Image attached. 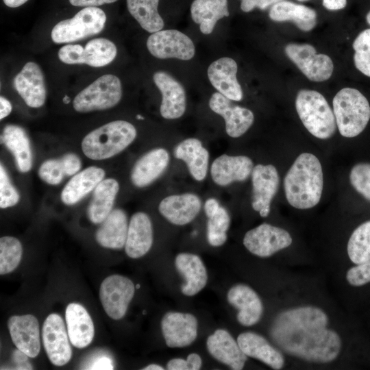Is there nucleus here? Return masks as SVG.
I'll use <instances>...</instances> for the list:
<instances>
[{"mask_svg":"<svg viewBox=\"0 0 370 370\" xmlns=\"http://www.w3.org/2000/svg\"><path fill=\"white\" fill-rule=\"evenodd\" d=\"M328 318L320 308L304 306L282 312L274 320L271 337L283 351L305 360L328 362L339 354L341 341L326 328Z\"/></svg>","mask_w":370,"mask_h":370,"instance_id":"obj_1","label":"nucleus"},{"mask_svg":"<svg viewBox=\"0 0 370 370\" xmlns=\"http://www.w3.org/2000/svg\"><path fill=\"white\" fill-rule=\"evenodd\" d=\"M323 188L322 166L319 159L310 153H301L284 179L286 198L297 209H308L320 201Z\"/></svg>","mask_w":370,"mask_h":370,"instance_id":"obj_2","label":"nucleus"},{"mask_svg":"<svg viewBox=\"0 0 370 370\" xmlns=\"http://www.w3.org/2000/svg\"><path fill=\"white\" fill-rule=\"evenodd\" d=\"M136 137V130L132 123L114 121L88 133L82 140V149L90 159H108L123 151Z\"/></svg>","mask_w":370,"mask_h":370,"instance_id":"obj_3","label":"nucleus"},{"mask_svg":"<svg viewBox=\"0 0 370 370\" xmlns=\"http://www.w3.org/2000/svg\"><path fill=\"white\" fill-rule=\"evenodd\" d=\"M332 105L341 136L353 138L365 130L370 119V105L358 90L342 88L334 97Z\"/></svg>","mask_w":370,"mask_h":370,"instance_id":"obj_4","label":"nucleus"},{"mask_svg":"<svg viewBox=\"0 0 370 370\" xmlns=\"http://www.w3.org/2000/svg\"><path fill=\"white\" fill-rule=\"evenodd\" d=\"M295 108L303 125L312 136L328 139L335 133L337 126L334 112L320 92L300 90L295 99Z\"/></svg>","mask_w":370,"mask_h":370,"instance_id":"obj_5","label":"nucleus"},{"mask_svg":"<svg viewBox=\"0 0 370 370\" xmlns=\"http://www.w3.org/2000/svg\"><path fill=\"white\" fill-rule=\"evenodd\" d=\"M106 15L97 7H85L73 18L62 20L52 29L51 37L57 44L69 43L97 34L102 31Z\"/></svg>","mask_w":370,"mask_h":370,"instance_id":"obj_6","label":"nucleus"},{"mask_svg":"<svg viewBox=\"0 0 370 370\" xmlns=\"http://www.w3.org/2000/svg\"><path fill=\"white\" fill-rule=\"evenodd\" d=\"M122 97L120 79L112 74L103 75L74 98L73 106L79 112L103 110L115 106Z\"/></svg>","mask_w":370,"mask_h":370,"instance_id":"obj_7","label":"nucleus"},{"mask_svg":"<svg viewBox=\"0 0 370 370\" xmlns=\"http://www.w3.org/2000/svg\"><path fill=\"white\" fill-rule=\"evenodd\" d=\"M284 51L308 79L321 82L332 76L334 70L332 59L325 54H317L312 45L289 43L285 46Z\"/></svg>","mask_w":370,"mask_h":370,"instance_id":"obj_8","label":"nucleus"},{"mask_svg":"<svg viewBox=\"0 0 370 370\" xmlns=\"http://www.w3.org/2000/svg\"><path fill=\"white\" fill-rule=\"evenodd\" d=\"M131 280L120 275L107 277L100 286L99 298L106 314L112 319H122L135 293Z\"/></svg>","mask_w":370,"mask_h":370,"instance_id":"obj_9","label":"nucleus"},{"mask_svg":"<svg viewBox=\"0 0 370 370\" xmlns=\"http://www.w3.org/2000/svg\"><path fill=\"white\" fill-rule=\"evenodd\" d=\"M150 53L159 59L177 58L188 60L195 53L192 40L176 29L160 30L153 33L147 40Z\"/></svg>","mask_w":370,"mask_h":370,"instance_id":"obj_10","label":"nucleus"},{"mask_svg":"<svg viewBox=\"0 0 370 370\" xmlns=\"http://www.w3.org/2000/svg\"><path fill=\"white\" fill-rule=\"evenodd\" d=\"M292 243L290 234L285 230L262 223L246 232L243 245L251 254L262 258L269 257Z\"/></svg>","mask_w":370,"mask_h":370,"instance_id":"obj_11","label":"nucleus"},{"mask_svg":"<svg viewBox=\"0 0 370 370\" xmlns=\"http://www.w3.org/2000/svg\"><path fill=\"white\" fill-rule=\"evenodd\" d=\"M42 338L46 354L51 362L63 366L72 357V349L68 332L62 318L56 313L50 314L45 320Z\"/></svg>","mask_w":370,"mask_h":370,"instance_id":"obj_12","label":"nucleus"},{"mask_svg":"<svg viewBox=\"0 0 370 370\" xmlns=\"http://www.w3.org/2000/svg\"><path fill=\"white\" fill-rule=\"evenodd\" d=\"M251 175L252 208L259 212L262 217H267L270 212L271 201L278 190V172L272 164H258L254 166Z\"/></svg>","mask_w":370,"mask_h":370,"instance_id":"obj_13","label":"nucleus"},{"mask_svg":"<svg viewBox=\"0 0 370 370\" xmlns=\"http://www.w3.org/2000/svg\"><path fill=\"white\" fill-rule=\"evenodd\" d=\"M231 101L220 92H214L210 99L209 106L224 119L227 134L238 138L252 125L254 115L250 110L234 105Z\"/></svg>","mask_w":370,"mask_h":370,"instance_id":"obj_14","label":"nucleus"},{"mask_svg":"<svg viewBox=\"0 0 370 370\" xmlns=\"http://www.w3.org/2000/svg\"><path fill=\"white\" fill-rule=\"evenodd\" d=\"M198 323L190 313L169 312L161 321V330L166 345L184 347L190 345L197 338Z\"/></svg>","mask_w":370,"mask_h":370,"instance_id":"obj_15","label":"nucleus"},{"mask_svg":"<svg viewBox=\"0 0 370 370\" xmlns=\"http://www.w3.org/2000/svg\"><path fill=\"white\" fill-rule=\"evenodd\" d=\"M8 328L17 349L30 358L36 357L40 349L38 319L32 314L14 315L8 321Z\"/></svg>","mask_w":370,"mask_h":370,"instance_id":"obj_16","label":"nucleus"},{"mask_svg":"<svg viewBox=\"0 0 370 370\" xmlns=\"http://www.w3.org/2000/svg\"><path fill=\"white\" fill-rule=\"evenodd\" d=\"M14 87L25 103L31 108L42 106L46 100V87L43 73L35 62H27L15 76Z\"/></svg>","mask_w":370,"mask_h":370,"instance_id":"obj_17","label":"nucleus"},{"mask_svg":"<svg viewBox=\"0 0 370 370\" xmlns=\"http://www.w3.org/2000/svg\"><path fill=\"white\" fill-rule=\"evenodd\" d=\"M153 82L162 94L160 114L166 119L181 117L186 110V93L183 86L164 71H157Z\"/></svg>","mask_w":370,"mask_h":370,"instance_id":"obj_18","label":"nucleus"},{"mask_svg":"<svg viewBox=\"0 0 370 370\" xmlns=\"http://www.w3.org/2000/svg\"><path fill=\"white\" fill-rule=\"evenodd\" d=\"M201 200L194 193L169 195L158 206L160 213L170 223L184 225L190 223L199 214Z\"/></svg>","mask_w":370,"mask_h":370,"instance_id":"obj_19","label":"nucleus"},{"mask_svg":"<svg viewBox=\"0 0 370 370\" xmlns=\"http://www.w3.org/2000/svg\"><path fill=\"white\" fill-rule=\"evenodd\" d=\"M238 66L231 58H221L210 64L207 73L212 85L232 101H239L243 94L236 78Z\"/></svg>","mask_w":370,"mask_h":370,"instance_id":"obj_20","label":"nucleus"},{"mask_svg":"<svg viewBox=\"0 0 370 370\" xmlns=\"http://www.w3.org/2000/svg\"><path fill=\"white\" fill-rule=\"evenodd\" d=\"M253 169V161L247 156L223 154L213 161L210 174L216 184L225 186L234 182L246 180Z\"/></svg>","mask_w":370,"mask_h":370,"instance_id":"obj_21","label":"nucleus"},{"mask_svg":"<svg viewBox=\"0 0 370 370\" xmlns=\"http://www.w3.org/2000/svg\"><path fill=\"white\" fill-rule=\"evenodd\" d=\"M210 354L217 360L234 370H241L247 360V356L237 341L225 330L218 329L210 335L206 341Z\"/></svg>","mask_w":370,"mask_h":370,"instance_id":"obj_22","label":"nucleus"},{"mask_svg":"<svg viewBox=\"0 0 370 370\" xmlns=\"http://www.w3.org/2000/svg\"><path fill=\"white\" fill-rule=\"evenodd\" d=\"M228 302L238 310L236 318L244 326H251L260 319L263 306L258 294L249 286L238 284L228 291Z\"/></svg>","mask_w":370,"mask_h":370,"instance_id":"obj_23","label":"nucleus"},{"mask_svg":"<svg viewBox=\"0 0 370 370\" xmlns=\"http://www.w3.org/2000/svg\"><path fill=\"white\" fill-rule=\"evenodd\" d=\"M169 160V153L164 148H156L147 152L133 166L131 173L132 184L138 188L149 185L162 175Z\"/></svg>","mask_w":370,"mask_h":370,"instance_id":"obj_24","label":"nucleus"},{"mask_svg":"<svg viewBox=\"0 0 370 370\" xmlns=\"http://www.w3.org/2000/svg\"><path fill=\"white\" fill-rule=\"evenodd\" d=\"M153 244V228L149 217L138 212L132 215L128 225L125 250L132 258L145 255Z\"/></svg>","mask_w":370,"mask_h":370,"instance_id":"obj_25","label":"nucleus"},{"mask_svg":"<svg viewBox=\"0 0 370 370\" xmlns=\"http://www.w3.org/2000/svg\"><path fill=\"white\" fill-rule=\"evenodd\" d=\"M65 319L71 343L77 348L89 345L94 338L95 328L86 308L79 304L70 303L66 308Z\"/></svg>","mask_w":370,"mask_h":370,"instance_id":"obj_26","label":"nucleus"},{"mask_svg":"<svg viewBox=\"0 0 370 370\" xmlns=\"http://www.w3.org/2000/svg\"><path fill=\"white\" fill-rule=\"evenodd\" d=\"M175 265L186 281L181 286V291L184 295L193 296L205 287L208 280L207 271L197 255L180 253L175 258Z\"/></svg>","mask_w":370,"mask_h":370,"instance_id":"obj_27","label":"nucleus"},{"mask_svg":"<svg viewBox=\"0 0 370 370\" xmlns=\"http://www.w3.org/2000/svg\"><path fill=\"white\" fill-rule=\"evenodd\" d=\"M236 341L247 356L256 358L273 369H280L284 366V359L281 352L260 334L243 332L238 336Z\"/></svg>","mask_w":370,"mask_h":370,"instance_id":"obj_28","label":"nucleus"},{"mask_svg":"<svg viewBox=\"0 0 370 370\" xmlns=\"http://www.w3.org/2000/svg\"><path fill=\"white\" fill-rule=\"evenodd\" d=\"M174 156L184 161L191 176L197 181L205 179L208 172L209 152L201 140L189 138L180 142L174 149Z\"/></svg>","mask_w":370,"mask_h":370,"instance_id":"obj_29","label":"nucleus"},{"mask_svg":"<svg viewBox=\"0 0 370 370\" xmlns=\"http://www.w3.org/2000/svg\"><path fill=\"white\" fill-rule=\"evenodd\" d=\"M128 225L126 213L121 209L112 210L97 230L95 239L103 247L121 249L125 245Z\"/></svg>","mask_w":370,"mask_h":370,"instance_id":"obj_30","label":"nucleus"},{"mask_svg":"<svg viewBox=\"0 0 370 370\" xmlns=\"http://www.w3.org/2000/svg\"><path fill=\"white\" fill-rule=\"evenodd\" d=\"M105 176L103 169L89 166L77 173L65 185L61 199L66 205H73L93 190Z\"/></svg>","mask_w":370,"mask_h":370,"instance_id":"obj_31","label":"nucleus"},{"mask_svg":"<svg viewBox=\"0 0 370 370\" xmlns=\"http://www.w3.org/2000/svg\"><path fill=\"white\" fill-rule=\"evenodd\" d=\"M269 18L275 22L292 21L301 31H311L317 24V12L312 8L288 1L271 6Z\"/></svg>","mask_w":370,"mask_h":370,"instance_id":"obj_32","label":"nucleus"},{"mask_svg":"<svg viewBox=\"0 0 370 370\" xmlns=\"http://www.w3.org/2000/svg\"><path fill=\"white\" fill-rule=\"evenodd\" d=\"M1 141L13 154L18 170L28 172L32 166V153L25 131L20 126L8 125L3 129Z\"/></svg>","mask_w":370,"mask_h":370,"instance_id":"obj_33","label":"nucleus"},{"mask_svg":"<svg viewBox=\"0 0 370 370\" xmlns=\"http://www.w3.org/2000/svg\"><path fill=\"white\" fill-rule=\"evenodd\" d=\"M119 190V184L113 178L103 180L96 186L88 208V216L92 223H101L108 216Z\"/></svg>","mask_w":370,"mask_h":370,"instance_id":"obj_34","label":"nucleus"},{"mask_svg":"<svg viewBox=\"0 0 370 370\" xmlns=\"http://www.w3.org/2000/svg\"><path fill=\"white\" fill-rule=\"evenodd\" d=\"M193 21L204 34L212 32L217 22L230 15L227 0H194L190 6Z\"/></svg>","mask_w":370,"mask_h":370,"instance_id":"obj_35","label":"nucleus"},{"mask_svg":"<svg viewBox=\"0 0 370 370\" xmlns=\"http://www.w3.org/2000/svg\"><path fill=\"white\" fill-rule=\"evenodd\" d=\"M159 0H127L131 15L141 27L149 33H155L164 27V21L158 12Z\"/></svg>","mask_w":370,"mask_h":370,"instance_id":"obj_36","label":"nucleus"},{"mask_svg":"<svg viewBox=\"0 0 370 370\" xmlns=\"http://www.w3.org/2000/svg\"><path fill=\"white\" fill-rule=\"evenodd\" d=\"M116 53L114 42L104 38H97L88 42L84 47V64L92 67L104 66L114 60Z\"/></svg>","mask_w":370,"mask_h":370,"instance_id":"obj_37","label":"nucleus"},{"mask_svg":"<svg viewBox=\"0 0 370 370\" xmlns=\"http://www.w3.org/2000/svg\"><path fill=\"white\" fill-rule=\"evenodd\" d=\"M347 254L355 264L370 261V221H367L352 232L348 243Z\"/></svg>","mask_w":370,"mask_h":370,"instance_id":"obj_38","label":"nucleus"},{"mask_svg":"<svg viewBox=\"0 0 370 370\" xmlns=\"http://www.w3.org/2000/svg\"><path fill=\"white\" fill-rule=\"evenodd\" d=\"M23 254L21 242L12 236L0 238V274L13 271L19 264Z\"/></svg>","mask_w":370,"mask_h":370,"instance_id":"obj_39","label":"nucleus"},{"mask_svg":"<svg viewBox=\"0 0 370 370\" xmlns=\"http://www.w3.org/2000/svg\"><path fill=\"white\" fill-rule=\"evenodd\" d=\"M230 224V217L227 210L220 206L217 212L207 222V240L213 247L223 245L227 241V231Z\"/></svg>","mask_w":370,"mask_h":370,"instance_id":"obj_40","label":"nucleus"},{"mask_svg":"<svg viewBox=\"0 0 370 370\" xmlns=\"http://www.w3.org/2000/svg\"><path fill=\"white\" fill-rule=\"evenodd\" d=\"M352 47L356 68L365 75L370 77V29L361 32L355 38Z\"/></svg>","mask_w":370,"mask_h":370,"instance_id":"obj_41","label":"nucleus"},{"mask_svg":"<svg viewBox=\"0 0 370 370\" xmlns=\"http://www.w3.org/2000/svg\"><path fill=\"white\" fill-rule=\"evenodd\" d=\"M349 180L354 189L370 201V163L354 165L349 173Z\"/></svg>","mask_w":370,"mask_h":370,"instance_id":"obj_42","label":"nucleus"},{"mask_svg":"<svg viewBox=\"0 0 370 370\" xmlns=\"http://www.w3.org/2000/svg\"><path fill=\"white\" fill-rule=\"evenodd\" d=\"M38 174L46 183L51 185L59 184L66 176L61 159H49L40 166Z\"/></svg>","mask_w":370,"mask_h":370,"instance_id":"obj_43","label":"nucleus"},{"mask_svg":"<svg viewBox=\"0 0 370 370\" xmlns=\"http://www.w3.org/2000/svg\"><path fill=\"white\" fill-rule=\"evenodd\" d=\"M20 195L12 184L2 164L0 166V207L6 208L16 205Z\"/></svg>","mask_w":370,"mask_h":370,"instance_id":"obj_44","label":"nucleus"},{"mask_svg":"<svg viewBox=\"0 0 370 370\" xmlns=\"http://www.w3.org/2000/svg\"><path fill=\"white\" fill-rule=\"evenodd\" d=\"M346 279L351 285L355 286L370 282V261L357 264L349 269L347 272Z\"/></svg>","mask_w":370,"mask_h":370,"instance_id":"obj_45","label":"nucleus"},{"mask_svg":"<svg viewBox=\"0 0 370 370\" xmlns=\"http://www.w3.org/2000/svg\"><path fill=\"white\" fill-rule=\"evenodd\" d=\"M84 47L80 45H66L58 53L59 59L67 64H81L83 61Z\"/></svg>","mask_w":370,"mask_h":370,"instance_id":"obj_46","label":"nucleus"},{"mask_svg":"<svg viewBox=\"0 0 370 370\" xmlns=\"http://www.w3.org/2000/svg\"><path fill=\"white\" fill-rule=\"evenodd\" d=\"M66 176L74 175L81 168V160L75 153H68L61 158Z\"/></svg>","mask_w":370,"mask_h":370,"instance_id":"obj_47","label":"nucleus"},{"mask_svg":"<svg viewBox=\"0 0 370 370\" xmlns=\"http://www.w3.org/2000/svg\"><path fill=\"white\" fill-rule=\"evenodd\" d=\"M281 1L283 0H241V8L245 12H249L256 8L264 10Z\"/></svg>","mask_w":370,"mask_h":370,"instance_id":"obj_48","label":"nucleus"},{"mask_svg":"<svg viewBox=\"0 0 370 370\" xmlns=\"http://www.w3.org/2000/svg\"><path fill=\"white\" fill-rule=\"evenodd\" d=\"M169 370H192L190 362L188 358H173L170 360L166 365Z\"/></svg>","mask_w":370,"mask_h":370,"instance_id":"obj_49","label":"nucleus"},{"mask_svg":"<svg viewBox=\"0 0 370 370\" xmlns=\"http://www.w3.org/2000/svg\"><path fill=\"white\" fill-rule=\"evenodd\" d=\"M117 0H69L71 5L79 7H96L106 3H111Z\"/></svg>","mask_w":370,"mask_h":370,"instance_id":"obj_50","label":"nucleus"},{"mask_svg":"<svg viewBox=\"0 0 370 370\" xmlns=\"http://www.w3.org/2000/svg\"><path fill=\"white\" fill-rule=\"evenodd\" d=\"M89 369H113L112 360L106 356L97 358L88 368Z\"/></svg>","mask_w":370,"mask_h":370,"instance_id":"obj_51","label":"nucleus"},{"mask_svg":"<svg viewBox=\"0 0 370 370\" xmlns=\"http://www.w3.org/2000/svg\"><path fill=\"white\" fill-rule=\"evenodd\" d=\"M221 205L214 198L208 199L204 204V211L208 218L212 217L219 210Z\"/></svg>","mask_w":370,"mask_h":370,"instance_id":"obj_52","label":"nucleus"},{"mask_svg":"<svg viewBox=\"0 0 370 370\" xmlns=\"http://www.w3.org/2000/svg\"><path fill=\"white\" fill-rule=\"evenodd\" d=\"M322 4L327 10H338L346 6L347 0H323Z\"/></svg>","mask_w":370,"mask_h":370,"instance_id":"obj_53","label":"nucleus"},{"mask_svg":"<svg viewBox=\"0 0 370 370\" xmlns=\"http://www.w3.org/2000/svg\"><path fill=\"white\" fill-rule=\"evenodd\" d=\"M12 111L10 102L4 97H0V119H3L8 116Z\"/></svg>","mask_w":370,"mask_h":370,"instance_id":"obj_54","label":"nucleus"},{"mask_svg":"<svg viewBox=\"0 0 370 370\" xmlns=\"http://www.w3.org/2000/svg\"><path fill=\"white\" fill-rule=\"evenodd\" d=\"M4 3L10 8H17L25 3H26L28 0H3Z\"/></svg>","mask_w":370,"mask_h":370,"instance_id":"obj_55","label":"nucleus"},{"mask_svg":"<svg viewBox=\"0 0 370 370\" xmlns=\"http://www.w3.org/2000/svg\"><path fill=\"white\" fill-rule=\"evenodd\" d=\"M143 370H163L164 368L162 366H160L156 364H151L149 365L146 366Z\"/></svg>","mask_w":370,"mask_h":370,"instance_id":"obj_56","label":"nucleus"},{"mask_svg":"<svg viewBox=\"0 0 370 370\" xmlns=\"http://www.w3.org/2000/svg\"><path fill=\"white\" fill-rule=\"evenodd\" d=\"M63 102L64 103H69L70 102V98L67 95H65L64 97L63 98Z\"/></svg>","mask_w":370,"mask_h":370,"instance_id":"obj_57","label":"nucleus"},{"mask_svg":"<svg viewBox=\"0 0 370 370\" xmlns=\"http://www.w3.org/2000/svg\"><path fill=\"white\" fill-rule=\"evenodd\" d=\"M366 20L368 24L370 25V11L367 14Z\"/></svg>","mask_w":370,"mask_h":370,"instance_id":"obj_58","label":"nucleus"},{"mask_svg":"<svg viewBox=\"0 0 370 370\" xmlns=\"http://www.w3.org/2000/svg\"><path fill=\"white\" fill-rule=\"evenodd\" d=\"M136 118H137L138 119H141V120L144 119V118H143L142 116H140V115H137V116H136Z\"/></svg>","mask_w":370,"mask_h":370,"instance_id":"obj_59","label":"nucleus"},{"mask_svg":"<svg viewBox=\"0 0 370 370\" xmlns=\"http://www.w3.org/2000/svg\"><path fill=\"white\" fill-rule=\"evenodd\" d=\"M140 288V284H136V288Z\"/></svg>","mask_w":370,"mask_h":370,"instance_id":"obj_60","label":"nucleus"},{"mask_svg":"<svg viewBox=\"0 0 370 370\" xmlns=\"http://www.w3.org/2000/svg\"><path fill=\"white\" fill-rule=\"evenodd\" d=\"M299 1H308V0H297Z\"/></svg>","mask_w":370,"mask_h":370,"instance_id":"obj_61","label":"nucleus"}]
</instances>
